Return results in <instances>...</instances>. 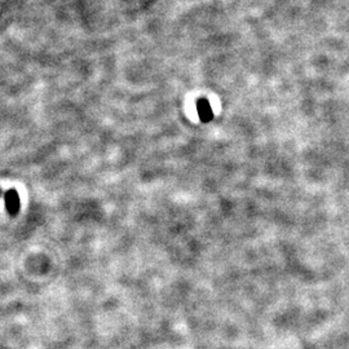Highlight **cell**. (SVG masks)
<instances>
[{"instance_id": "6da1fadb", "label": "cell", "mask_w": 349, "mask_h": 349, "mask_svg": "<svg viewBox=\"0 0 349 349\" xmlns=\"http://www.w3.org/2000/svg\"><path fill=\"white\" fill-rule=\"evenodd\" d=\"M5 207L10 216L17 215V212L20 210V197L14 189H10L5 193Z\"/></svg>"}, {"instance_id": "7a4b0ae2", "label": "cell", "mask_w": 349, "mask_h": 349, "mask_svg": "<svg viewBox=\"0 0 349 349\" xmlns=\"http://www.w3.org/2000/svg\"><path fill=\"white\" fill-rule=\"evenodd\" d=\"M197 111L202 122H210L214 118V111H212L211 104L206 98H201L197 101Z\"/></svg>"}, {"instance_id": "3957f363", "label": "cell", "mask_w": 349, "mask_h": 349, "mask_svg": "<svg viewBox=\"0 0 349 349\" xmlns=\"http://www.w3.org/2000/svg\"><path fill=\"white\" fill-rule=\"evenodd\" d=\"M0 195H1V190H0Z\"/></svg>"}]
</instances>
